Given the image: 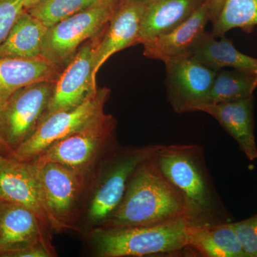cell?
Here are the masks:
<instances>
[{"mask_svg":"<svg viewBox=\"0 0 257 257\" xmlns=\"http://www.w3.org/2000/svg\"><path fill=\"white\" fill-rule=\"evenodd\" d=\"M192 226L184 217L157 224L101 229L93 232L98 256H145L172 254L189 248Z\"/></svg>","mask_w":257,"mask_h":257,"instance_id":"3957f363","label":"cell"},{"mask_svg":"<svg viewBox=\"0 0 257 257\" xmlns=\"http://www.w3.org/2000/svg\"><path fill=\"white\" fill-rule=\"evenodd\" d=\"M159 146L121 149L111 157L88 209L91 222L99 226L114 212L122 201L134 172L143 161L155 153Z\"/></svg>","mask_w":257,"mask_h":257,"instance_id":"9c48e42d","label":"cell"},{"mask_svg":"<svg viewBox=\"0 0 257 257\" xmlns=\"http://www.w3.org/2000/svg\"><path fill=\"white\" fill-rule=\"evenodd\" d=\"M99 1L101 0H42L28 11L49 28Z\"/></svg>","mask_w":257,"mask_h":257,"instance_id":"cb8c5ba5","label":"cell"},{"mask_svg":"<svg viewBox=\"0 0 257 257\" xmlns=\"http://www.w3.org/2000/svg\"><path fill=\"white\" fill-rule=\"evenodd\" d=\"M257 88V76L240 71H218L211 87L209 103L231 102L253 96Z\"/></svg>","mask_w":257,"mask_h":257,"instance_id":"7402d4cb","label":"cell"},{"mask_svg":"<svg viewBox=\"0 0 257 257\" xmlns=\"http://www.w3.org/2000/svg\"><path fill=\"white\" fill-rule=\"evenodd\" d=\"M47 229L30 209L0 201V256L38 245L52 246Z\"/></svg>","mask_w":257,"mask_h":257,"instance_id":"5bb4252c","label":"cell"},{"mask_svg":"<svg viewBox=\"0 0 257 257\" xmlns=\"http://www.w3.org/2000/svg\"><path fill=\"white\" fill-rule=\"evenodd\" d=\"M105 30L82 44L62 69L41 121L58 111L77 107L96 92L98 88L93 77L94 58Z\"/></svg>","mask_w":257,"mask_h":257,"instance_id":"30bf717a","label":"cell"},{"mask_svg":"<svg viewBox=\"0 0 257 257\" xmlns=\"http://www.w3.org/2000/svg\"><path fill=\"white\" fill-rule=\"evenodd\" d=\"M225 1L226 0H207L206 1V4L207 5L208 8H209L211 23H214L216 19L217 18Z\"/></svg>","mask_w":257,"mask_h":257,"instance_id":"4316f807","label":"cell"},{"mask_svg":"<svg viewBox=\"0 0 257 257\" xmlns=\"http://www.w3.org/2000/svg\"><path fill=\"white\" fill-rule=\"evenodd\" d=\"M210 14L206 3L194 14L172 31L143 44L147 58L165 62L179 57H189L191 52L205 33Z\"/></svg>","mask_w":257,"mask_h":257,"instance_id":"9a60e30c","label":"cell"},{"mask_svg":"<svg viewBox=\"0 0 257 257\" xmlns=\"http://www.w3.org/2000/svg\"><path fill=\"white\" fill-rule=\"evenodd\" d=\"M25 10L23 0H0V45Z\"/></svg>","mask_w":257,"mask_h":257,"instance_id":"484cf974","label":"cell"},{"mask_svg":"<svg viewBox=\"0 0 257 257\" xmlns=\"http://www.w3.org/2000/svg\"><path fill=\"white\" fill-rule=\"evenodd\" d=\"M55 82H37L21 88L0 105V136L10 152L36 130L46 111Z\"/></svg>","mask_w":257,"mask_h":257,"instance_id":"ba28073f","label":"cell"},{"mask_svg":"<svg viewBox=\"0 0 257 257\" xmlns=\"http://www.w3.org/2000/svg\"><path fill=\"white\" fill-rule=\"evenodd\" d=\"M41 1L42 0H23L24 8L28 10Z\"/></svg>","mask_w":257,"mask_h":257,"instance_id":"83f0119b","label":"cell"},{"mask_svg":"<svg viewBox=\"0 0 257 257\" xmlns=\"http://www.w3.org/2000/svg\"><path fill=\"white\" fill-rule=\"evenodd\" d=\"M62 67L43 57L0 58V105L18 89L37 82H56Z\"/></svg>","mask_w":257,"mask_h":257,"instance_id":"e0dca14e","label":"cell"},{"mask_svg":"<svg viewBox=\"0 0 257 257\" xmlns=\"http://www.w3.org/2000/svg\"><path fill=\"white\" fill-rule=\"evenodd\" d=\"M0 155H1V154H0Z\"/></svg>","mask_w":257,"mask_h":257,"instance_id":"f546056e","label":"cell"},{"mask_svg":"<svg viewBox=\"0 0 257 257\" xmlns=\"http://www.w3.org/2000/svg\"><path fill=\"white\" fill-rule=\"evenodd\" d=\"M148 0H119L96 50L93 77L116 52L138 45L142 18Z\"/></svg>","mask_w":257,"mask_h":257,"instance_id":"4fadbf2b","label":"cell"},{"mask_svg":"<svg viewBox=\"0 0 257 257\" xmlns=\"http://www.w3.org/2000/svg\"><path fill=\"white\" fill-rule=\"evenodd\" d=\"M4 152H7V153H8V155H9L10 153V149L8 148V147L7 146L4 140H3V138L0 136V154L3 155V153H4Z\"/></svg>","mask_w":257,"mask_h":257,"instance_id":"f1b7e54d","label":"cell"},{"mask_svg":"<svg viewBox=\"0 0 257 257\" xmlns=\"http://www.w3.org/2000/svg\"><path fill=\"white\" fill-rule=\"evenodd\" d=\"M119 0H101L47 30L42 57L64 68L79 47L107 28Z\"/></svg>","mask_w":257,"mask_h":257,"instance_id":"277c9868","label":"cell"},{"mask_svg":"<svg viewBox=\"0 0 257 257\" xmlns=\"http://www.w3.org/2000/svg\"><path fill=\"white\" fill-rule=\"evenodd\" d=\"M189 248L207 257H246L231 222L194 227Z\"/></svg>","mask_w":257,"mask_h":257,"instance_id":"44dd1931","label":"cell"},{"mask_svg":"<svg viewBox=\"0 0 257 257\" xmlns=\"http://www.w3.org/2000/svg\"><path fill=\"white\" fill-rule=\"evenodd\" d=\"M231 225L246 257H257V214Z\"/></svg>","mask_w":257,"mask_h":257,"instance_id":"d4e9b609","label":"cell"},{"mask_svg":"<svg viewBox=\"0 0 257 257\" xmlns=\"http://www.w3.org/2000/svg\"><path fill=\"white\" fill-rule=\"evenodd\" d=\"M110 94L108 88H98L80 105L51 114L40 123L31 136L10 152L8 157L22 162H31L62 139L80 130L102 114Z\"/></svg>","mask_w":257,"mask_h":257,"instance_id":"8992f818","label":"cell"},{"mask_svg":"<svg viewBox=\"0 0 257 257\" xmlns=\"http://www.w3.org/2000/svg\"><path fill=\"white\" fill-rule=\"evenodd\" d=\"M34 165L37 168L44 202L56 231L75 229L79 201L90 172L73 170L52 162Z\"/></svg>","mask_w":257,"mask_h":257,"instance_id":"52a82bcc","label":"cell"},{"mask_svg":"<svg viewBox=\"0 0 257 257\" xmlns=\"http://www.w3.org/2000/svg\"><path fill=\"white\" fill-rule=\"evenodd\" d=\"M0 201L30 209L47 229L56 231L44 202L36 167L32 162H19L0 155Z\"/></svg>","mask_w":257,"mask_h":257,"instance_id":"7c38bea8","label":"cell"},{"mask_svg":"<svg viewBox=\"0 0 257 257\" xmlns=\"http://www.w3.org/2000/svg\"><path fill=\"white\" fill-rule=\"evenodd\" d=\"M167 100L176 113L197 111L209 104L213 82L217 72L189 57L164 62Z\"/></svg>","mask_w":257,"mask_h":257,"instance_id":"8fae6325","label":"cell"},{"mask_svg":"<svg viewBox=\"0 0 257 257\" xmlns=\"http://www.w3.org/2000/svg\"><path fill=\"white\" fill-rule=\"evenodd\" d=\"M116 119L102 114L80 130L52 145L32 161L35 165L58 163L73 170L90 172L114 138Z\"/></svg>","mask_w":257,"mask_h":257,"instance_id":"5b68a950","label":"cell"},{"mask_svg":"<svg viewBox=\"0 0 257 257\" xmlns=\"http://www.w3.org/2000/svg\"><path fill=\"white\" fill-rule=\"evenodd\" d=\"M253 96L241 100L218 104H204L197 111L210 115L237 143L250 161L257 159L254 137Z\"/></svg>","mask_w":257,"mask_h":257,"instance_id":"2e32d148","label":"cell"},{"mask_svg":"<svg viewBox=\"0 0 257 257\" xmlns=\"http://www.w3.org/2000/svg\"><path fill=\"white\" fill-rule=\"evenodd\" d=\"M48 28L25 10L17 20L5 41L0 45V58H36L42 57Z\"/></svg>","mask_w":257,"mask_h":257,"instance_id":"ffe728a7","label":"cell"},{"mask_svg":"<svg viewBox=\"0 0 257 257\" xmlns=\"http://www.w3.org/2000/svg\"><path fill=\"white\" fill-rule=\"evenodd\" d=\"M155 157L161 172L178 193L183 203L184 218L192 226L232 221L214 187L202 147L160 145Z\"/></svg>","mask_w":257,"mask_h":257,"instance_id":"6da1fadb","label":"cell"},{"mask_svg":"<svg viewBox=\"0 0 257 257\" xmlns=\"http://www.w3.org/2000/svg\"><path fill=\"white\" fill-rule=\"evenodd\" d=\"M212 25L216 38L235 28L251 33L257 26V0H226Z\"/></svg>","mask_w":257,"mask_h":257,"instance_id":"603a6c76","label":"cell"},{"mask_svg":"<svg viewBox=\"0 0 257 257\" xmlns=\"http://www.w3.org/2000/svg\"><path fill=\"white\" fill-rule=\"evenodd\" d=\"M220 38L217 40L211 32H206L193 48L189 57L216 72L230 67L257 76V59L236 50L229 39L224 36Z\"/></svg>","mask_w":257,"mask_h":257,"instance_id":"d6986e66","label":"cell"},{"mask_svg":"<svg viewBox=\"0 0 257 257\" xmlns=\"http://www.w3.org/2000/svg\"><path fill=\"white\" fill-rule=\"evenodd\" d=\"M207 0H148L142 18L138 45L172 31Z\"/></svg>","mask_w":257,"mask_h":257,"instance_id":"ac0fdd59","label":"cell"},{"mask_svg":"<svg viewBox=\"0 0 257 257\" xmlns=\"http://www.w3.org/2000/svg\"><path fill=\"white\" fill-rule=\"evenodd\" d=\"M155 154L138 166L119 207L98 227H128L184 218L182 199L161 172Z\"/></svg>","mask_w":257,"mask_h":257,"instance_id":"7a4b0ae2","label":"cell"}]
</instances>
